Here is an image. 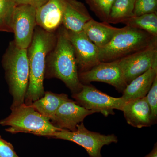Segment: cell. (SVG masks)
Returning a JSON list of instances; mask_svg holds the SVG:
<instances>
[{
    "label": "cell",
    "instance_id": "obj_1",
    "mask_svg": "<svg viewBox=\"0 0 157 157\" xmlns=\"http://www.w3.org/2000/svg\"><path fill=\"white\" fill-rule=\"evenodd\" d=\"M56 41V36L53 33L47 32L39 26L35 28L32 42L27 49L29 69L28 87L24 101L27 105H31L45 94L46 57Z\"/></svg>",
    "mask_w": 157,
    "mask_h": 157
},
{
    "label": "cell",
    "instance_id": "obj_12",
    "mask_svg": "<svg viewBox=\"0 0 157 157\" xmlns=\"http://www.w3.org/2000/svg\"><path fill=\"white\" fill-rule=\"evenodd\" d=\"M94 113V111L85 109L70 99L60 105L50 121L61 130L73 132L86 117Z\"/></svg>",
    "mask_w": 157,
    "mask_h": 157
},
{
    "label": "cell",
    "instance_id": "obj_14",
    "mask_svg": "<svg viewBox=\"0 0 157 157\" xmlns=\"http://www.w3.org/2000/svg\"><path fill=\"white\" fill-rule=\"evenodd\" d=\"M92 18L83 3L77 0H66L62 25L67 30L78 33Z\"/></svg>",
    "mask_w": 157,
    "mask_h": 157
},
{
    "label": "cell",
    "instance_id": "obj_22",
    "mask_svg": "<svg viewBox=\"0 0 157 157\" xmlns=\"http://www.w3.org/2000/svg\"><path fill=\"white\" fill-rule=\"evenodd\" d=\"M157 0H135L134 16L157 13Z\"/></svg>",
    "mask_w": 157,
    "mask_h": 157
},
{
    "label": "cell",
    "instance_id": "obj_25",
    "mask_svg": "<svg viewBox=\"0 0 157 157\" xmlns=\"http://www.w3.org/2000/svg\"><path fill=\"white\" fill-rule=\"evenodd\" d=\"M0 157H19L11 144L0 136Z\"/></svg>",
    "mask_w": 157,
    "mask_h": 157
},
{
    "label": "cell",
    "instance_id": "obj_5",
    "mask_svg": "<svg viewBox=\"0 0 157 157\" xmlns=\"http://www.w3.org/2000/svg\"><path fill=\"white\" fill-rule=\"evenodd\" d=\"M11 110L9 116L0 121L1 125L9 126L6 131L9 133H29L48 137L61 130L31 105L24 103Z\"/></svg>",
    "mask_w": 157,
    "mask_h": 157
},
{
    "label": "cell",
    "instance_id": "obj_16",
    "mask_svg": "<svg viewBox=\"0 0 157 157\" xmlns=\"http://www.w3.org/2000/svg\"><path fill=\"white\" fill-rule=\"evenodd\" d=\"M157 76V68H151L127 85L121 98L128 103L146 97Z\"/></svg>",
    "mask_w": 157,
    "mask_h": 157
},
{
    "label": "cell",
    "instance_id": "obj_2",
    "mask_svg": "<svg viewBox=\"0 0 157 157\" xmlns=\"http://www.w3.org/2000/svg\"><path fill=\"white\" fill-rule=\"evenodd\" d=\"M46 59L45 76L61 80L72 94L81 90L83 84L78 72L74 49L63 26L59 28L56 41Z\"/></svg>",
    "mask_w": 157,
    "mask_h": 157
},
{
    "label": "cell",
    "instance_id": "obj_3",
    "mask_svg": "<svg viewBox=\"0 0 157 157\" xmlns=\"http://www.w3.org/2000/svg\"><path fill=\"white\" fill-rule=\"evenodd\" d=\"M3 67L13 102L11 109L24 103L28 87L29 69L27 49L17 47L14 41L9 44L3 59Z\"/></svg>",
    "mask_w": 157,
    "mask_h": 157
},
{
    "label": "cell",
    "instance_id": "obj_11",
    "mask_svg": "<svg viewBox=\"0 0 157 157\" xmlns=\"http://www.w3.org/2000/svg\"><path fill=\"white\" fill-rule=\"evenodd\" d=\"M66 33L74 49L78 73L90 70L101 63L99 48L83 31L74 33L66 29Z\"/></svg>",
    "mask_w": 157,
    "mask_h": 157
},
{
    "label": "cell",
    "instance_id": "obj_10",
    "mask_svg": "<svg viewBox=\"0 0 157 157\" xmlns=\"http://www.w3.org/2000/svg\"><path fill=\"white\" fill-rule=\"evenodd\" d=\"M127 85L151 68H157V44L118 59Z\"/></svg>",
    "mask_w": 157,
    "mask_h": 157
},
{
    "label": "cell",
    "instance_id": "obj_7",
    "mask_svg": "<svg viewBox=\"0 0 157 157\" xmlns=\"http://www.w3.org/2000/svg\"><path fill=\"white\" fill-rule=\"evenodd\" d=\"M72 98L80 106L105 117L114 115V109L121 110L126 102L121 97L113 98L90 84H83L80 91L72 94Z\"/></svg>",
    "mask_w": 157,
    "mask_h": 157
},
{
    "label": "cell",
    "instance_id": "obj_13",
    "mask_svg": "<svg viewBox=\"0 0 157 157\" xmlns=\"http://www.w3.org/2000/svg\"><path fill=\"white\" fill-rule=\"evenodd\" d=\"M66 0H47L36 9L37 25L53 33L62 25Z\"/></svg>",
    "mask_w": 157,
    "mask_h": 157
},
{
    "label": "cell",
    "instance_id": "obj_9",
    "mask_svg": "<svg viewBox=\"0 0 157 157\" xmlns=\"http://www.w3.org/2000/svg\"><path fill=\"white\" fill-rule=\"evenodd\" d=\"M78 78L82 84H90L93 82H105L121 93L127 85L118 60L101 62L90 70L78 73Z\"/></svg>",
    "mask_w": 157,
    "mask_h": 157
},
{
    "label": "cell",
    "instance_id": "obj_27",
    "mask_svg": "<svg viewBox=\"0 0 157 157\" xmlns=\"http://www.w3.org/2000/svg\"><path fill=\"white\" fill-rule=\"evenodd\" d=\"M144 157H157V143L155 144L153 148L151 151Z\"/></svg>",
    "mask_w": 157,
    "mask_h": 157
},
{
    "label": "cell",
    "instance_id": "obj_8",
    "mask_svg": "<svg viewBox=\"0 0 157 157\" xmlns=\"http://www.w3.org/2000/svg\"><path fill=\"white\" fill-rule=\"evenodd\" d=\"M36 25V8L26 5L15 6L10 16L9 26L14 33V42L17 47L27 49Z\"/></svg>",
    "mask_w": 157,
    "mask_h": 157
},
{
    "label": "cell",
    "instance_id": "obj_26",
    "mask_svg": "<svg viewBox=\"0 0 157 157\" xmlns=\"http://www.w3.org/2000/svg\"><path fill=\"white\" fill-rule=\"evenodd\" d=\"M16 5H26L33 6L36 9L42 6L47 0H11Z\"/></svg>",
    "mask_w": 157,
    "mask_h": 157
},
{
    "label": "cell",
    "instance_id": "obj_4",
    "mask_svg": "<svg viewBox=\"0 0 157 157\" xmlns=\"http://www.w3.org/2000/svg\"><path fill=\"white\" fill-rule=\"evenodd\" d=\"M155 44H157V37L126 26L107 45L99 48V59L101 62L117 60Z\"/></svg>",
    "mask_w": 157,
    "mask_h": 157
},
{
    "label": "cell",
    "instance_id": "obj_23",
    "mask_svg": "<svg viewBox=\"0 0 157 157\" xmlns=\"http://www.w3.org/2000/svg\"><path fill=\"white\" fill-rule=\"evenodd\" d=\"M16 5L11 0H0V24L11 31L9 24L11 13Z\"/></svg>",
    "mask_w": 157,
    "mask_h": 157
},
{
    "label": "cell",
    "instance_id": "obj_15",
    "mask_svg": "<svg viewBox=\"0 0 157 157\" xmlns=\"http://www.w3.org/2000/svg\"><path fill=\"white\" fill-rule=\"evenodd\" d=\"M121 111L128 124L132 127L141 128L153 125L150 108L145 97L126 103Z\"/></svg>",
    "mask_w": 157,
    "mask_h": 157
},
{
    "label": "cell",
    "instance_id": "obj_20",
    "mask_svg": "<svg viewBox=\"0 0 157 157\" xmlns=\"http://www.w3.org/2000/svg\"><path fill=\"white\" fill-rule=\"evenodd\" d=\"M123 23L127 26L139 29L154 36L157 37V13L133 16L126 20Z\"/></svg>",
    "mask_w": 157,
    "mask_h": 157
},
{
    "label": "cell",
    "instance_id": "obj_17",
    "mask_svg": "<svg viewBox=\"0 0 157 157\" xmlns=\"http://www.w3.org/2000/svg\"><path fill=\"white\" fill-rule=\"evenodd\" d=\"M121 29L105 21L98 22L92 18L86 24L82 31L91 42L101 48L107 45Z\"/></svg>",
    "mask_w": 157,
    "mask_h": 157
},
{
    "label": "cell",
    "instance_id": "obj_18",
    "mask_svg": "<svg viewBox=\"0 0 157 157\" xmlns=\"http://www.w3.org/2000/svg\"><path fill=\"white\" fill-rule=\"evenodd\" d=\"M69 99L66 94L45 92L43 97L31 105L39 113L51 120L60 105Z\"/></svg>",
    "mask_w": 157,
    "mask_h": 157
},
{
    "label": "cell",
    "instance_id": "obj_24",
    "mask_svg": "<svg viewBox=\"0 0 157 157\" xmlns=\"http://www.w3.org/2000/svg\"><path fill=\"white\" fill-rule=\"evenodd\" d=\"M145 97L150 108L152 123L155 124L157 120V76Z\"/></svg>",
    "mask_w": 157,
    "mask_h": 157
},
{
    "label": "cell",
    "instance_id": "obj_6",
    "mask_svg": "<svg viewBox=\"0 0 157 157\" xmlns=\"http://www.w3.org/2000/svg\"><path fill=\"white\" fill-rule=\"evenodd\" d=\"M49 138L68 140L76 143L86 150L90 157H103L101 149L105 145L117 143L118 138L114 134L105 135L91 132L82 122L77 126L75 131L61 130L48 137Z\"/></svg>",
    "mask_w": 157,
    "mask_h": 157
},
{
    "label": "cell",
    "instance_id": "obj_28",
    "mask_svg": "<svg viewBox=\"0 0 157 157\" xmlns=\"http://www.w3.org/2000/svg\"><path fill=\"white\" fill-rule=\"evenodd\" d=\"M2 28H4V27L3 26V25H2L1 24H0V29Z\"/></svg>",
    "mask_w": 157,
    "mask_h": 157
},
{
    "label": "cell",
    "instance_id": "obj_21",
    "mask_svg": "<svg viewBox=\"0 0 157 157\" xmlns=\"http://www.w3.org/2000/svg\"><path fill=\"white\" fill-rule=\"evenodd\" d=\"M115 0H86L92 11L103 21L107 22L110 9Z\"/></svg>",
    "mask_w": 157,
    "mask_h": 157
},
{
    "label": "cell",
    "instance_id": "obj_19",
    "mask_svg": "<svg viewBox=\"0 0 157 157\" xmlns=\"http://www.w3.org/2000/svg\"><path fill=\"white\" fill-rule=\"evenodd\" d=\"M135 0H115L113 4L107 23H118L134 16Z\"/></svg>",
    "mask_w": 157,
    "mask_h": 157
}]
</instances>
